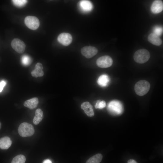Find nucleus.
I'll use <instances>...</instances> for the list:
<instances>
[{"label": "nucleus", "instance_id": "22", "mask_svg": "<svg viewBox=\"0 0 163 163\" xmlns=\"http://www.w3.org/2000/svg\"><path fill=\"white\" fill-rule=\"evenodd\" d=\"M106 106V104L104 101L98 100L95 105V107L96 109H101L105 107Z\"/></svg>", "mask_w": 163, "mask_h": 163}, {"label": "nucleus", "instance_id": "3", "mask_svg": "<svg viewBox=\"0 0 163 163\" xmlns=\"http://www.w3.org/2000/svg\"><path fill=\"white\" fill-rule=\"evenodd\" d=\"M19 135L23 137L32 136L34 133V129L33 125L26 122L21 123L18 129Z\"/></svg>", "mask_w": 163, "mask_h": 163}, {"label": "nucleus", "instance_id": "6", "mask_svg": "<svg viewBox=\"0 0 163 163\" xmlns=\"http://www.w3.org/2000/svg\"><path fill=\"white\" fill-rule=\"evenodd\" d=\"M113 62L112 58L106 55L99 58L96 61V64L99 67L105 68L110 67Z\"/></svg>", "mask_w": 163, "mask_h": 163}, {"label": "nucleus", "instance_id": "15", "mask_svg": "<svg viewBox=\"0 0 163 163\" xmlns=\"http://www.w3.org/2000/svg\"><path fill=\"white\" fill-rule=\"evenodd\" d=\"M39 103V101L37 98L34 97L28 100L25 101L24 103V106L32 109L36 108Z\"/></svg>", "mask_w": 163, "mask_h": 163}, {"label": "nucleus", "instance_id": "4", "mask_svg": "<svg viewBox=\"0 0 163 163\" xmlns=\"http://www.w3.org/2000/svg\"><path fill=\"white\" fill-rule=\"evenodd\" d=\"M149 51L145 49H141L136 51L133 56L135 61L139 63L142 64L147 62L150 58Z\"/></svg>", "mask_w": 163, "mask_h": 163}, {"label": "nucleus", "instance_id": "17", "mask_svg": "<svg viewBox=\"0 0 163 163\" xmlns=\"http://www.w3.org/2000/svg\"><path fill=\"white\" fill-rule=\"evenodd\" d=\"M110 78L109 76L106 74H103L101 75L98 78L97 83L101 87H106L109 83Z\"/></svg>", "mask_w": 163, "mask_h": 163}, {"label": "nucleus", "instance_id": "18", "mask_svg": "<svg viewBox=\"0 0 163 163\" xmlns=\"http://www.w3.org/2000/svg\"><path fill=\"white\" fill-rule=\"evenodd\" d=\"M80 5L81 8L85 11H89L93 8L91 2L88 0H82L80 2Z\"/></svg>", "mask_w": 163, "mask_h": 163}, {"label": "nucleus", "instance_id": "19", "mask_svg": "<svg viewBox=\"0 0 163 163\" xmlns=\"http://www.w3.org/2000/svg\"><path fill=\"white\" fill-rule=\"evenodd\" d=\"M102 155L98 153L92 156L87 160L86 163H100L102 159Z\"/></svg>", "mask_w": 163, "mask_h": 163}, {"label": "nucleus", "instance_id": "28", "mask_svg": "<svg viewBox=\"0 0 163 163\" xmlns=\"http://www.w3.org/2000/svg\"><path fill=\"white\" fill-rule=\"evenodd\" d=\"M0 126H1V124L0 123Z\"/></svg>", "mask_w": 163, "mask_h": 163}, {"label": "nucleus", "instance_id": "20", "mask_svg": "<svg viewBox=\"0 0 163 163\" xmlns=\"http://www.w3.org/2000/svg\"><path fill=\"white\" fill-rule=\"evenodd\" d=\"M26 160L24 156L22 155H19L13 158L11 163H25Z\"/></svg>", "mask_w": 163, "mask_h": 163}, {"label": "nucleus", "instance_id": "5", "mask_svg": "<svg viewBox=\"0 0 163 163\" xmlns=\"http://www.w3.org/2000/svg\"><path fill=\"white\" fill-rule=\"evenodd\" d=\"M24 22L28 27L32 30L37 29L40 25L39 19L34 16H27L25 18Z\"/></svg>", "mask_w": 163, "mask_h": 163}, {"label": "nucleus", "instance_id": "8", "mask_svg": "<svg viewBox=\"0 0 163 163\" xmlns=\"http://www.w3.org/2000/svg\"><path fill=\"white\" fill-rule=\"evenodd\" d=\"M97 52L96 48L92 46H85L81 50L82 54L87 58L93 57L97 54Z\"/></svg>", "mask_w": 163, "mask_h": 163}, {"label": "nucleus", "instance_id": "26", "mask_svg": "<svg viewBox=\"0 0 163 163\" xmlns=\"http://www.w3.org/2000/svg\"><path fill=\"white\" fill-rule=\"evenodd\" d=\"M128 163H137L135 160L133 159H130L128 161Z\"/></svg>", "mask_w": 163, "mask_h": 163}, {"label": "nucleus", "instance_id": "1", "mask_svg": "<svg viewBox=\"0 0 163 163\" xmlns=\"http://www.w3.org/2000/svg\"><path fill=\"white\" fill-rule=\"evenodd\" d=\"M107 109L109 112L114 115L121 114L123 111L122 104L119 100H113L108 104Z\"/></svg>", "mask_w": 163, "mask_h": 163}, {"label": "nucleus", "instance_id": "10", "mask_svg": "<svg viewBox=\"0 0 163 163\" xmlns=\"http://www.w3.org/2000/svg\"><path fill=\"white\" fill-rule=\"evenodd\" d=\"M81 108L88 116L92 117L94 116V113L93 107L89 102H83L81 105Z\"/></svg>", "mask_w": 163, "mask_h": 163}, {"label": "nucleus", "instance_id": "27", "mask_svg": "<svg viewBox=\"0 0 163 163\" xmlns=\"http://www.w3.org/2000/svg\"><path fill=\"white\" fill-rule=\"evenodd\" d=\"M43 163H52L51 161L48 159L45 160L43 162Z\"/></svg>", "mask_w": 163, "mask_h": 163}, {"label": "nucleus", "instance_id": "23", "mask_svg": "<svg viewBox=\"0 0 163 163\" xmlns=\"http://www.w3.org/2000/svg\"><path fill=\"white\" fill-rule=\"evenodd\" d=\"M12 1L15 5L21 7L25 4L27 1L25 0H13Z\"/></svg>", "mask_w": 163, "mask_h": 163}, {"label": "nucleus", "instance_id": "9", "mask_svg": "<svg viewBox=\"0 0 163 163\" xmlns=\"http://www.w3.org/2000/svg\"><path fill=\"white\" fill-rule=\"evenodd\" d=\"M57 40L60 43L63 45L67 46L72 43V38L70 34L63 33L60 34L58 36Z\"/></svg>", "mask_w": 163, "mask_h": 163}, {"label": "nucleus", "instance_id": "11", "mask_svg": "<svg viewBox=\"0 0 163 163\" xmlns=\"http://www.w3.org/2000/svg\"><path fill=\"white\" fill-rule=\"evenodd\" d=\"M163 9V3L161 0H155L152 4L151 10L152 13L158 14L161 12Z\"/></svg>", "mask_w": 163, "mask_h": 163}, {"label": "nucleus", "instance_id": "24", "mask_svg": "<svg viewBox=\"0 0 163 163\" xmlns=\"http://www.w3.org/2000/svg\"><path fill=\"white\" fill-rule=\"evenodd\" d=\"M154 33L159 36L161 35L163 32V28L160 26H156L154 28Z\"/></svg>", "mask_w": 163, "mask_h": 163}, {"label": "nucleus", "instance_id": "25", "mask_svg": "<svg viewBox=\"0 0 163 163\" xmlns=\"http://www.w3.org/2000/svg\"><path fill=\"white\" fill-rule=\"evenodd\" d=\"M6 85V82L5 81L2 80L0 82V92L2 91Z\"/></svg>", "mask_w": 163, "mask_h": 163}, {"label": "nucleus", "instance_id": "2", "mask_svg": "<svg viewBox=\"0 0 163 163\" xmlns=\"http://www.w3.org/2000/svg\"><path fill=\"white\" fill-rule=\"evenodd\" d=\"M150 87V84L149 82L145 80H141L135 84L134 90L138 95L142 96L148 92Z\"/></svg>", "mask_w": 163, "mask_h": 163}, {"label": "nucleus", "instance_id": "13", "mask_svg": "<svg viewBox=\"0 0 163 163\" xmlns=\"http://www.w3.org/2000/svg\"><path fill=\"white\" fill-rule=\"evenodd\" d=\"M12 141L8 136H5L0 139V148L2 149H8L11 146Z\"/></svg>", "mask_w": 163, "mask_h": 163}, {"label": "nucleus", "instance_id": "12", "mask_svg": "<svg viewBox=\"0 0 163 163\" xmlns=\"http://www.w3.org/2000/svg\"><path fill=\"white\" fill-rule=\"evenodd\" d=\"M43 69V66L41 63L39 62L37 63L35 65V69L31 73L32 76L35 78L43 76L44 75Z\"/></svg>", "mask_w": 163, "mask_h": 163}, {"label": "nucleus", "instance_id": "14", "mask_svg": "<svg viewBox=\"0 0 163 163\" xmlns=\"http://www.w3.org/2000/svg\"><path fill=\"white\" fill-rule=\"evenodd\" d=\"M148 40L149 42L157 46L160 45L162 43V40L159 36L154 33H152L148 36Z\"/></svg>", "mask_w": 163, "mask_h": 163}, {"label": "nucleus", "instance_id": "7", "mask_svg": "<svg viewBox=\"0 0 163 163\" xmlns=\"http://www.w3.org/2000/svg\"><path fill=\"white\" fill-rule=\"evenodd\" d=\"M11 46L15 51L19 53H23L24 52L26 46L23 41L18 38H15L12 40Z\"/></svg>", "mask_w": 163, "mask_h": 163}, {"label": "nucleus", "instance_id": "16", "mask_svg": "<svg viewBox=\"0 0 163 163\" xmlns=\"http://www.w3.org/2000/svg\"><path fill=\"white\" fill-rule=\"evenodd\" d=\"M43 117V113L40 109H37L35 112V115L33 120V123L35 125L38 124Z\"/></svg>", "mask_w": 163, "mask_h": 163}, {"label": "nucleus", "instance_id": "21", "mask_svg": "<svg viewBox=\"0 0 163 163\" xmlns=\"http://www.w3.org/2000/svg\"><path fill=\"white\" fill-rule=\"evenodd\" d=\"M21 62L25 66L29 65L32 62V60L30 57L27 55L23 56L21 58Z\"/></svg>", "mask_w": 163, "mask_h": 163}]
</instances>
